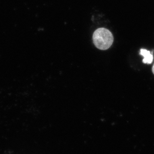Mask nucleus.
Listing matches in <instances>:
<instances>
[{
	"mask_svg": "<svg viewBox=\"0 0 154 154\" xmlns=\"http://www.w3.org/2000/svg\"><path fill=\"white\" fill-rule=\"evenodd\" d=\"M140 55L144 57L143 62L144 64H150L153 62V56L151 52L146 49H141Z\"/></svg>",
	"mask_w": 154,
	"mask_h": 154,
	"instance_id": "obj_2",
	"label": "nucleus"
},
{
	"mask_svg": "<svg viewBox=\"0 0 154 154\" xmlns=\"http://www.w3.org/2000/svg\"><path fill=\"white\" fill-rule=\"evenodd\" d=\"M94 44L98 49L106 50L111 46L114 41L111 32L105 28H99L96 30L93 36Z\"/></svg>",
	"mask_w": 154,
	"mask_h": 154,
	"instance_id": "obj_1",
	"label": "nucleus"
},
{
	"mask_svg": "<svg viewBox=\"0 0 154 154\" xmlns=\"http://www.w3.org/2000/svg\"><path fill=\"white\" fill-rule=\"evenodd\" d=\"M152 72H153V74H154V64L153 65V67H152Z\"/></svg>",
	"mask_w": 154,
	"mask_h": 154,
	"instance_id": "obj_3",
	"label": "nucleus"
}]
</instances>
